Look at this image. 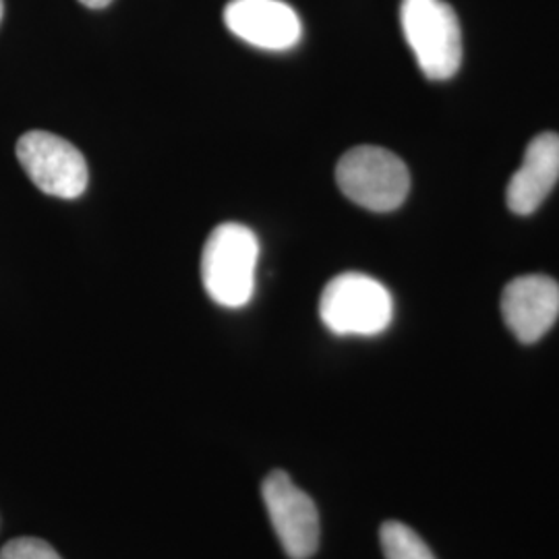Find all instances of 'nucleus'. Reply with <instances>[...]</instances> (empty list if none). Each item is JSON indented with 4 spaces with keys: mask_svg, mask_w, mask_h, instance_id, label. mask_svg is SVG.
Listing matches in <instances>:
<instances>
[{
    "mask_svg": "<svg viewBox=\"0 0 559 559\" xmlns=\"http://www.w3.org/2000/svg\"><path fill=\"white\" fill-rule=\"evenodd\" d=\"M501 316L522 344L539 342L559 318L558 282L540 274L512 280L501 297Z\"/></svg>",
    "mask_w": 559,
    "mask_h": 559,
    "instance_id": "6e6552de",
    "label": "nucleus"
},
{
    "mask_svg": "<svg viewBox=\"0 0 559 559\" xmlns=\"http://www.w3.org/2000/svg\"><path fill=\"white\" fill-rule=\"evenodd\" d=\"M559 180V135L540 133L528 143L519 170L508 182V207L528 216L537 212Z\"/></svg>",
    "mask_w": 559,
    "mask_h": 559,
    "instance_id": "1a4fd4ad",
    "label": "nucleus"
},
{
    "mask_svg": "<svg viewBox=\"0 0 559 559\" xmlns=\"http://www.w3.org/2000/svg\"><path fill=\"white\" fill-rule=\"evenodd\" d=\"M261 498L280 543L290 559H309L320 547V512L316 501L284 471L270 473L261 483Z\"/></svg>",
    "mask_w": 559,
    "mask_h": 559,
    "instance_id": "423d86ee",
    "label": "nucleus"
},
{
    "mask_svg": "<svg viewBox=\"0 0 559 559\" xmlns=\"http://www.w3.org/2000/svg\"><path fill=\"white\" fill-rule=\"evenodd\" d=\"M17 160L41 193L75 200L83 195L90 170L80 150L46 131H29L17 141Z\"/></svg>",
    "mask_w": 559,
    "mask_h": 559,
    "instance_id": "39448f33",
    "label": "nucleus"
},
{
    "mask_svg": "<svg viewBox=\"0 0 559 559\" xmlns=\"http://www.w3.org/2000/svg\"><path fill=\"white\" fill-rule=\"evenodd\" d=\"M224 23L237 38L263 50H288L302 36L299 15L282 0H230Z\"/></svg>",
    "mask_w": 559,
    "mask_h": 559,
    "instance_id": "0eeeda50",
    "label": "nucleus"
},
{
    "mask_svg": "<svg viewBox=\"0 0 559 559\" xmlns=\"http://www.w3.org/2000/svg\"><path fill=\"white\" fill-rule=\"evenodd\" d=\"M404 38L427 80L456 75L462 64V32L454 9L443 0H402Z\"/></svg>",
    "mask_w": 559,
    "mask_h": 559,
    "instance_id": "f03ea898",
    "label": "nucleus"
},
{
    "mask_svg": "<svg viewBox=\"0 0 559 559\" xmlns=\"http://www.w3.org/2000/svg\"><path fill=\"white\" fill-rule=\"evenodd\" d=\"M320 316L336 336H378L392 323L394 300L378 280L346 272L323 288Z\"/></svg>",
    "mask_w": 559,
    "mask_h": 559,
    "instance_id": "7ed1b4c3",
    "label": "nucleus"
},
{
    "mask_svg": "<svg viewBox=\"0 0 559 559\" xmlns=\"http://www.w3.org/2000/svg\"><path fill=\"white\" fill-rule=\"evenodd\" d=\"M380 543L385 559H438L411 526L394 520L381 524Z\"/></svg>",
    "mask_w": 559,
    "mask_h": 559,
    "instance_id": "9d476101",
    "label": "nucleus"
},
{
    "mask_svg": "<svg viewBox=\"0 0 559 559\" xmlns=\"http://www.w3.org/2000/svg\"><path fill=\"white\" fill-rule=\"evenodd\" d=\"M2 15H4V0H0V21H2Z\"/></svg>",
    "mask_w": 559,
    "mask_h": 559,
    "instance_id": "ddd939ff",
    "label": "nucleus"
},
{
    "mask_svg": "<svg viewBox=\"0 0 559 559\" xmlns=\"http://www.w3.org/2000/svg\"><path fill=\"white\" fill-rule=\"evenodd\" d=\"M81 4H85V7H90V9H104V7H108L112 0H80Z\"/></svg>",
    "mask_w": 559,
    "mask_h": 559,
    "instance_id": "f8f14e48",
    "label": "nucleus"
},
{
    "mask_svg": "<svg viewBox=\"0 0 559 559\" xmlns=\"http://www.w3.org/2000/svg\"><path fill=\"white\" fill-rule=\"evenodd\" d=\"M260 240L237 222H226L205 240L201 255V280L210 299L221 307H245L255 290Z\"/></svg>",
    "mask_w": 559,
    "mask_h": 559,
    "instance_id": "f257e3e1",
    "label": "nucleus"
},
{
    "mask_svg": "<svg viewBox=\"0 0 559 559\" xmlns=\"http://www.w3.org/2000/svg\"><path fill=\"white\" fill-rule=\"evenodd\" d=\"M0 559H62L46 540L23 537L9 540L0 549Z\"/></svg>",
    "mask_w": 559,
    "mask_h": 559,
    "instance_id": "9b49d317",
    "label": "nucleus"
},
{
    "mask_svg": "<svg viewBox=\"0 0 559 559\" xmlns=\"http://www.w3.org/2000/svg\"><path fill=\"white\" fill-rule=\"evenodd\" d=\"M340 191L371 212H394L411 191V175L396 154L360 145L346 152L336 166Z\"/></svg>",
    "mask_w": 559,
    "mask_h": 559,
    "instance_id": "20e7f679",
    "label": "nucleus"
}]
</instances>
